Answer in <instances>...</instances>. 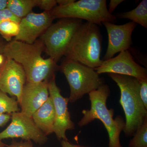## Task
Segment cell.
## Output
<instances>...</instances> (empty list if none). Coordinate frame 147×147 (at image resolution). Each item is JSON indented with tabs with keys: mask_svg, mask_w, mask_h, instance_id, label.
Segmentation results:
<instances>
[{
	"mask_svg": "<svg viewBox=\"0 0 147 147\" xmlns=\"http://www.w3.org/2000/svg\"><path fill=\"white\" fill-rule=\"evenodd\" d=\"M43 51L45 47L40 38L31 44L13 39L6 44L3 55L22 67L27 83L35 84L50 80L60 70V66L53 59L42 57Z\"/></svg>",
	"mask_w": 147,
	"mask_h": 147,
	"instance_id": "obj_1",
	"label": "cell"
},
{
	"mask_svg": "<svg viewBox=\"0 0 147 147\" xmlns=\"http://www.w3.org/2000/svg\"><path fill=\"white\" fill-rule=\"evenodd\" d=\"M110 93V87L105 84L90 92L88 94L90 108L82 111L83 116L78 123V125L82 127L95 119L99 120L102 122L108 132L109 147H123L120 137L125 127V121L121 116H118L114 119V109H108L107 101Z\"/></svg>",
	"mask_w": 147,
	"mask_h": 147,
	"instance_id": "obj_2",
	"label": "cell"
},
{
	"mask_svg": "<svg viewBox=\"0 0 147 147\" xmlns=\"http://www.w3.org/2000/svg\"><path fill=\"white\" fill-rule=\"evenodd\" d=\"M108 75L120 90L119 102L125 117V135L127 137H132L147 119V109L139 94V79L116 74L109 73Z\"/></svg>",
	"mask_w": 147,
	"mask_h": 147,
	"instance_id": "obj_3",
	"label": "cell"
},
{
	"mask_svg": "<svg viewBox=\"0 0 147 147\" xmlns=\"http://www.w3.org/2000/svg\"><path fill=\"white\" fill-rule=\"evenodd\" d=\"M102 41L98 26L83 23L74 35L64 57L94 69L103 62L100 59Z\"/></svg>",
	"mask_w": 147,
	"mask_h": 147,
	"instance_id": "obj_4",
	"label": "cell"
},
{
	"mask_svg": "<svg viewBox=\"0 0 147 147\" xmlns=\"http://www.w3.org/2000/svg\"><path fill=\"white\" fill-rule=\"evenodd\" d=\"M70 88L69 102L73 103L86 94L97 90L103 80L94 69L71 60L65 59L60 65Z\"/></svg>",
	"mask_w": 147,
	"mask_h": 147,
	"instance_id": "obj_5",
	"label": "cell"
},
{
	"mask_svg": "<svg viewBox=\"0 0 147 147\" xmlns=\"http://www.w3.org/2000/svg\"><path fill=\"white\" fill-rule=\"evenodd\" d=\"M106 0L75 1L68 5H57L50 13L55 18H71L85 20L101 26L104 22L113 23L115 16L108 11Z\"/></svg>",
	"mask_w": 147,
	"mask_h": 147,
	"instance_id": "obj_6",
	"label": "cell"
},
{
	"mask_svg": "<svg viewBox=\"0 0 147 147\" xmlns=\"http://www.w3.org/2000/svg\"><path fill=\"white\" fill-rule=\"evenodd\" d=\"M75 18H61L53 24L40 39L49 57L57 63L65 54L77 30L84 23Z\"/></svg>",
	"mask_w": 147,
	"mask_h": 147,
	"instance_id": "obj_7",
	"label": "cell"
},
{
	"mask_svg": "<svg viewBox=\"0 0 147 147\" xmlns=\"http://www.w3.org/2000/svg\"><path fill=\"white\" fill-rule=\"evenodd\" d=\"M11 122L4 130L0 132V144L3 139L9 138H21L26 141L32 140L39 145L47 142V136L38 129L32 117L21 112L11 114Z\"/></svg>",
	"mask_w": 147,
	"mask_h": 147,
	"instance_id": "obj_8",
	"label": "cell"
},
{
	"mask_svg": "<svg viewBox=\"0 0 147 147\" xmlns=\"http://www.w3.org/2000/svg\"><path fill=\"white\" fill-rule=\"evenodd\" d=\"M55 74L48 82V91L50 96L54 103L55 119L54 133L59 140H68L66 135L67 130L75 129L74 123L71 121L68 111V98L64 97L61 94V90L56 84Z\"/></svg>",
	"mask_w": 147,
	"mask_h": 147,
	"instance_id": "obj_9",
	"label": "cell"
},
{
	"mask_svg": "<svg viewBox=\"0 0 147 147\" xmlns=\"http://www.w3.org/2000/svg\"><path fill=\"white\" fill-rule=\"evenodd\" d=\"M95 70L98 74L113 73L134 77L138 79L147 78V69L134 61L129 50L120 53L117 57L103 61Z\"/></svg>",
	"mask_w": 147,
	"mask_h": 147,
	"instance_id": "obj_10",
	"label": "cell"
},
{
	"mask_svg": "<svg viewBox=\"0 0 147 147\" xmlns=\"http://www.w3.org/2000/svg\"><path fill=\"white\" fill-rule=\"evenodd\" d=\"M26 82V74L22 67L13 60L5 58L0 66V91L16 97L19 103Z\"/></svg>",
	"mask_w": 147,
	"mask_h": 147,
	"instance_id": "obj_11",
	"label": "cell"
},
{
	"mask_svg": "<svg viewBox=\"0 0 147 147\" xmlns=\"http://www.w3.org/2000/svg\"><path fill=\"white\" fill-rule=\"evenodd\" d=\"M55 19L50 11L31 12L21 18L19 23V33L14 40L33 44L53 24Z\"/></svg>",
	"mask_w": 147,
	"mask_h": 147,
	"instance_id": "obj_12",
	"label": "cell"
},
{
	"mask_svg": "<svg viewBox=\"0 0 147 147\" xmlns=\"http://www.w3.org/2000/svg\"><path fill=\"white\" fill-rule=\"evenodd\" d=\"M102 24L105 27L108 37V48L102 61L109 59L117 53L130 49L132 44L131 35L137 24L130 21L122 25L107 22Z\"/></svg>",
	"mask_w": 147,
	"mask_h": 147,
	"instance_id": "obj_13",
	"label": "cell"
},
{
	"mask_svg": "<svg viewBox=\"0 0 147 147\" xmlns=\"http://www.w3.org/2000/svg\"><path fill=\"white\" fill-rule=\"evenodd\" d=\"M48 82L49 80H46L35 84L26 82L18 103L21 113L32 117L33 114L47 100L49 96Z\"/></svg>",
	"mask_w": 147,
	"mask_h": 147,
	"instance_id": "obj_14",
	"label": "cell"
},
{
	"mask_svg": "<svg viewBox=\"0 0 147 147\" xmlns=\"http://www.w3.org/2000/svg\"><path fill=\"white\" fill-rule=\"evenodd\" d=\"M37 127L46 136L54 133L55 119V107L50 96L32 117Z\"/></svg>",
	"mask_w": 147,
	"mask_h": 147,
	"instance_id": "obj_15",
	"label": "cell"
},
{
	"mask_svg": "<svg viewBox=\"0 0 147 147\" xmlns=\"http://www.w3.org/2000/svg\"><path fill=\"white\" fill-rule=\"evenodd\" d=\"M120 19H127L147 28V1L143 0L136 8L129 11L118 13L115 16Z\"/></svg>",
	"mask_w": 147,
	"mask_h": 147,
	"instance_id": "obj_16",
	"label": "cell"
},
{
	"mask_svg": "<svg viewBox=\"0 0 147 147\" xmlns=\"http://www.w3.org/2000/svg\"><path fill=\"white\" fill-rule=\"evenodd\" d=\"M37 0H8L7 8L13 15L21 19L32 12Z\"/></svg>",
	"mask_w": 147,
	"mask_h": 147,
	"instance_id": "obj_17",
	"label": "cell"
},
{
	"mask_svg": "<svg viewBox=\"0 0 147 147\" xmlns=\"http://www.w3.org/2000/svg\"><path fill=\"white\" fill-rule=\"evenodd\" d=\"M18 102L15 97H10L0 91V114H9L19 112Z\"/></svg>",
	"mask_w": 147,
	"mask_h": 147,
	"instance_id": "obj_18",
	"label": "cell"
},
{
	"mask_svg": "<svg viewBox=\"0 0 147 147\" xmlns=\"http://www.w3.org/2000/svg\"><path fill=\"white\" fill-rule=\"evenodd\" d=\"M19 32V23L7 20L0 23V34L3 39L9 42L15 37Z\"/></svg>",
	"mask_w": 147,
	"mask_h": 147,
	"instance_id": "obj_19",
	"label": "cell"
},
{
	"mask_svg": "<svg viewBox=\"0 0 147 147\" xmlns=\"http://www.w3.org/2000/svg\"><path fill=\"white\" fill-rule=\"evenodd\" d=\"M128 147H147V119L137 130Z\"/></svg>",
	"mask_w": 147,
	"mask_h": 147,
	"instance_id": "obj_20",
	"label": "cell"
},
{
	"mask_svg": "<svg viewBox=\"0 0 147 147\" xmlns=\"http://www.w3.org/2000/svg\"><path fill=\"white\" fill-rule=\"evenodd\" d=\"M139 80L140 83L139 94L145 107L147 109V78Z\"/></svg>",
	"mask_w": 147,
	"mask_h": 147,
	"instance_id": "obj_21",
	"label": "cell"
},
{
	"mask_svg": "<svg viewBox=\"0 0 147 147\" xmlns=\"http://www.w3.org/2000/svg\"><path fill=\"white\" fill-rule=\"evenodd\" d=\"M57 5V0H37V6L44 11H51Z\"/></svg>",
	"mask_w": 147,
	"mask_h": 147,
	"instance_id": "obj_22",
	"label": "cell"
},
{
	"mask_svg": "<svg viewBox=\"0 0 147 147\" xmlns=\"http://www.w3.org/2000/svg\"><path fill=\"white\" fill-rule=\"evenodd\" d=\"M7 20L16 21L19 23L21 19L13 15L12 12L7 8L0 10V23Z\"/></svg>",
	"mask_w": 147,
	"mask_h": 147,
	"instance_id": "obj_23",
	"label": "cell"
},
{
	"mask_svg": "<svg viewBox=\"0 0 147 147\" xmlns=\"http://www.w3.org/2000/svg\"><path fill=\"white\" fill-rule=\"evenodd\" d=\"M6 147H33L31 141H26L25 142H17L13 140L9 145H6Z\"/></svg>",
	"mask_w": 147,
	"mask_h": 147,
	"instance_id": "obj_24",
	"label": "cell"
},
{
	"mask_svg": "<svg viewBox=\"0 0 147 147\" xmlns=\"http://www.w3.org/2000/svg\"><path fill=\"white\" fill-rule=\"evenodd\" d=\"M124 1V0H110L109 8H108L109 13L112 14L117 7Z\"/></svg>",
	"mask_w": 147,
	"mask_h": 147,
	"instance_id": "obj_25",
	"label": "cell"
},
{
	"mask_svg": "<svg viewBox=\"0 0 147 147\" xmlns=\"http://www.w3.org/2000/svg\"><path fill=\"white\" fill-rule=\"evenodd\" d=\"M11 118L9 114H0V127L5 126L9 121Z\"/></svg>",
	"mask_w": 147,
	"mask_h": 147,
	"instance_id": "obj_26",
	"label": "cell"
},
{
	"mask_svg": "<svg viewBox=\"0 0 147 147\" xmlns=\"http://www.w3.org/2000/svg\"><path fill=\"white\" fill-rule=\"evenodd\" d=\"M61 147H89L74 144L69 142L68 140H61Z\"/></svg>",
	"mask_w": 147,
	"mask_h": 147,
	"instance_id": "obj_27",
	"label": "cell"
},
{
	"mask_svg": "<svg viewBox=\"0 0 147 147\" xmlns=\"http://www.w3.org/2000/svg\"><path fill=\"white\" fill-rule=\"evenodd\" d=\"M75 1L74 0H57V5L60 6L68 5Z\"/></svg>",
	"mask_w": 147,
	"mask_h": 147,
	"instance_id": "obj_28",
	"label": "cell"
},
{
	"mask_svg": "<svg viewBox=\"0 0 147 147\" xmlns=\"http://www.w3.org/2000/svg\"><path fill=\"white\" fill-rule=\"evenodd\" d=\"M6 43L4 40L3 39V38L0 36V54H3Z\"/></svg>",
	"mask_w": 147,
	"mask_h": 147,
	"instance_id": "obj_29",
	"label": "cell"
},
{
	"mask_svg": "<svg viewBox=\"0 0 147 147\" xmlns=\"http://www.w3.org/2000/svg\"><path fill=\"white\" fill-rule=\"evenodd\" d=\"M8 0H0V10L7 8Z\"/></svg>",
	"mask_w": 147,
	"mask_h": 147,
	"instance_id": "obj_30",
	"label": "cell"
},
{
	"mask_svg": "<svg viewBox=\"0 0 147 147\" xmlns=\"http://www.w3.org/2000/svg\"><path fill=\"white\" fill-rule=\"evenodd\" d=\"M5 58L2 54H0V66L2 65L5 61Z\"/></svg>",
	"mask_w": 147,
	"mask_h": 147,
	"instance_id": "obj_31",
	"label": "cell"
},
{
	"mask_svg": "<svg viewBox=\"0 0 147 147\" xmlns=\"http://www.w3.org/2000/svg\"><path fill=\"white\" fill-rule=\"evenodd\" d=\"M6 146V145L5 144H4V145L0 144V147H4V146Z\"/></svg>",
	"mask_w": 147,
	"mask_h": 147,
	"instance_id": "obj_32",
	"label": "cell"
}]
</instances>
